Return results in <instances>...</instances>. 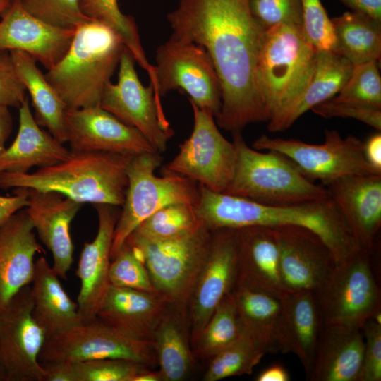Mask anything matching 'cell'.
<instances>
[{"instance_id": "6da1fadb", "label": "cell", "mask_w": 381, "mask_h": 381, "mask_svg": "<svg viewBox=\"0 0 381 381\" xmlns=\"http://www.w3.org/2000/svg\"><path fill=\"white\" fill-rule=\"evenodd\" d=\"M167 17L171 37L201 45L212 58L222 88L217 126L234 133L268 121L257 83L265 30L253 15L250 0H179Z\"/></svg>"}, {"instance_id": "7a4b0ae2", "label": "cell", "mask_w": 381, "mask_h": 381, "mask_svg": "<svg viewBox=\"0 0 381 381\" xmlns=\"http://www.w3.org/2000/svg\"><path fill=\"white\" fill-rule=\"evenodd\" d=\"M198 186L195 211L210 231L252 226L296 225L308 228L325 242L337 264L361 248L330 198L289 205H268L251 200L210 190Z\"/></svg>"}, {"instance_id": "3957f363", "label": "cell", "mask_w": 381, "mask_h": 381, "mask_svg": "<svg viewBox=\"0 0 381 381\" xmlns=\"http://www.w3.org/2000/svg\"><path fill=\"white\" fill-rule=\"evenodd\" d=\"M133 156L70 150L61 162L32 173L0 172V188L54 191L81 204L123 205Z\"/></svg>"}, {"instance_id": "277c9868", "label": "cell", "mask_w": 381, "mask_h": 381, "mask_svg": "<svg viewBox=\"0 0 381 381\" xmlns=\"http://www.w3.org/2000/svg\"><path fill=\"white\" fill-rule=\"evenodd\" d=\"M125 47L110 27L85 22L76 28L66 53L45 77L67 109L99 106Z\"/></svg>"}, {"instance_id": "5b68a950", "label": "cell", "mask_w": 381, "mask_h": 381, "mask_svg": "<svg viewBox=\"0 0 381 381\" xmlns=\"http://www.w3.org/2000/svg\"><path fill=\"white\" fill-rule=\"evenodd\" d=\"M233 177L223 193L268 205H289L330 198L327 188L306 178L282 154L249 147L241 133H234Z\"/></svg>"}, {"instance_id": "8992f818", "label": "cell", "mask_w": 381, "mask_h": 381, "mask_svg": "<svg viewBox=\"0 0 381 381\" xmlns=\"http://www.w3.org/2000/svg\"><path fill=\"white\" fill-rule=\"evenodd\" d=\"M316 52L302 26L280 24L265 30L257 83L270 118L306 89L313 73Z\"/></svg>"}, {"instance_id": "52a82bcc", "label": "cell", "mask_w": 381, "mask_h": 381, "mask_svg": "<svg viewBox=\"0 0 381 381\" xmlns=\"http://www.w3.org/2000/svg\"><path fill=\"white\" fill-rule=\"evenodd\" d=\"M211 236L212 231L202 222L194 231L174 238L149 240L132 233L126 241L142 258L157 293L187 320Z\"/></svg>"}, {"instance_id": "ba28073f", "label": "cell", "mask_w": 381, "mask_h": 381, "mask_svg": "<svg viewBox=\"0 0 381 381\" xmlns=\"http://www.w3.org/2000/svg\"><path fill=\"white\" fill-rule=\"evenodd\" d=\"M162 162L158 152L143 153L130 159L126 168L128 188L114 232L111 259L131 234L158 210L176 202L197 204L196 182L176 174H155Z\"/></svg>"}, {"instance_id": "9c48e42d", "label": "cell", "mask_w": 381, "mask_h": 381, "mask_svg": "<svg viewBox=\"0 0 381 381\" xmlns=\"http://www.w3.org/2000/svg\"><path fill=\"white\" fill-rule=\"evenodd\" d=\"M370 253L361 248L337 264L325 284L314 293L322 325L361 329L380 312V291Z\"/></svg>"}, {"instance_id": "30bf717a", "label": "cell", "mask_w": 381, "mask_h": 381, "mask_svg": "<svg viewBox=\"0 0 381 381\" xmlns=\"http://www.w3.org/2000/svg\"><path fill=\"white\" fill-rule=\"evenodd\" d=\"M151 83L157 99L171 90L188 95V100L216 118L222 107V88L213 61L201 45L170 38L159 46Z\"/></svg>"}, {"instance_id": "8fae6325", "label": "cell", "mask_w": 381, "mask_h": 381, "mask_svg": "<svg viewBox=\"0 0 381 381\" xmlns=\"http://www.w3.org/2000/svg\"><path fill=\"white\" fill-rule=\"evenodd\" d=\"M325 142L310 144L296 139L270 138L262 135L253 148L278 152L289 159L308 179L319 180L323 186L354 175L381 174L364 155V143L348 135L344 138L336 130H325Z\"/></svg>"}, {"instance_id": "7c38bea8", "label": "cell", "mask_w": 381, "mask_h": 381, "mask_svg": "<svg viewBox=\"0 0 381 381\" xmlns=\"http://www.w3.org/2000/svg\"><path fill=\"white\" fill-rule=\"evenodd\" d=\"M189 102L194 119L192 133L162 171L185 176L210 190L224 193L234 172V145L222 135L212 114Z\"/></svg>"}, {"instance_id": "4fadbf2b", "label": "cell", "mask_w": 381, "mask_h": 381, "mask_svg": "<svg viewBox=\"0 0 381 381\" xmlns=\"http://www.w3.org/2000/svg\"><path fill=\"white\" fill-rule=\"evenodd\" d=\"M104 358L128 360L148 368L157 363L152 341L126 335L97 318L49 337L39 356L41 363Z\"/></svg>"}, {"instance_id": "5bb4252c", "label": "cell", "mask_w": 381, "mask_h": 381, "mask_svg": "<svg viewBox=\"0 0 381 381\" xmlns=\"http://www.w3.org/2000/svg\"><path fill=\"white\" fill-rule=\"evenodd\" d=\"M131 52L124 48L119 64L118 82H109L99 106L122 122L138 129L156 152L161 154L174 135L165 118L161 102L150 83L145 87L138 78Z\"/></svg>"}, {"instance_id": "9a60e30c", "label": "cell", "mask_w": 381, "mask_h": 381, "mask_svg": "<svg viewBox=\"0 0 381 381\" xmlns=\"http://www.w3.org/2000/svg\"><path fill=\"white\" fill-rule=\"evenodd\" d=\"M30 286L0 309V373L4 381H45L39 360L47 339L32 313Z\"/></svg>"}, {"instance_id": "2e32d148", "label": "cell", "mask_w": 381, "mask_h": 381, "mask_svg": "<svg viewBox=\"0 0 381 381\" xmlns=\"http://www.w3.org/2000/svg\"><path fill=\"white\" fill-rule=\"evenodd\" d=\"M236 229L212 231L209 250L196 279L188 307L191 344L223 298L234 289L237 277Z\"/></svg>"}, {"instance_id": "e0dca14e", "label": "cell", "mask_w": 381, "mask_h": 381, "mask_svg": "<svg viewBox=\"0 0 381 381\" xmlns=\"http://www.w3.org/2000/svg\"><path fill=\"white\" fill-rule=\"evenodd\" d=\"M272 228L278 243L280 274L285 290L318 291L337 265L330 248L308 228L296 225Z\"/></svg>"}, {"instance_id": "ac0fdd59", "label": "cell", "mask_w": 381, "mask_h": 381, "mask_svg": "<svg viewBox=\"0 0 381 381\" xmlns=\"http://www.w3.org/2000/svg\"><path fill=\"white\" fill-rule=\"evenodd\" d=\"M66 143L71 151L107 152L135 156L157 152L135 128L100 106L66 109Z\"/></svg>"}, {"instance_id": "d6986e66", "label": "cell", "mask_w": 381, "mask_h": 381, "mask_svg": "<svg viewBox=\"0 0 381 381\" xmlns=\"http://www.w3.org/2000/svg\"><path fill=\"white\" fill-rule=\"evenodd\" d=\"M0 18V49L24 52L47 70L64 56L75 32L51 25L31 15L21 0H12Z\"/></svg>"}, {"instance_id": "ffe728a7", "label": "cell", "mask_w": 381, "mask_h": 381, "mask_svg": "<svg viewBox=\"0 0 381 381\" xmlns=\"http://www.w3.org/2000/svg\"><path fill=\"white\" fill-rule=\"evenodd\" d=\"M98 217L95 238L84 243L76 275L80 286L77 303L83 322L97 318V314L109 285V270L115 226L119 216L115 206L94 205Z\"/></svg>"}, {"instance_id": "44dd1931", "label": "cell", "mask_w": 381, "mask_h": 381, "mask_svg": "<svg viewBox=\"0 0 381 381\" xmlns=\"http://www.w3.org/2000/svg\"><path fill=\"white\" fill-rule=\"evenodd\" d=\"M23 189L28 198L25 210L34 229L52 253V268L65 279L73 262L71 224L83 204L56 192Z\"/></svg>"}, {"instance_id": "7402d4cb", "label": "cell", "mask_w": 381, "mask_h": 381, "mask_svg": "<svg viewBox=\"0 0 381 381\" xmlns=\"http://www.w3.org/2000/svg\"><path fill=\"white\" fill-rule=\"evenodd\" d=\"M279 299L277 351L295 354L308 380L322 329L315 296L310 291H286Z\"/></svg>"}, {"instance_id": "603a6c76", "label": "cell", "mask_w": 381, "mask_h": 381, "mask_svg": "<svg viewBox=\"0 0 381 381\" xmlns=\"http://www.w3.org/2000/svg\"><path fill=\"white\" fill-rule=\"evenodd\" d=\"M325 186L358 246L371 251L381 226V174L346 176Z\"/></svg>"}, {"instance_id": "cb8c5ba5", "label": "cell", "mask_w": 381, "mask_h": 381, "mask_svg": "<svg viewBox=\"0 0 381 381\" xmlns=\"http://www.w3.org/2000/svg\"><path fill=\"white\" fill-rule=\"evenodd\" d=\"M34 231L25 210L0 227V309L32 282L35 257L43 251Z\"/></svg>"}, {"instance_id": "d4e9b609", "label": "cell", "mask_w": 381, "mask_h": 381, "mask_svg": "<svg viewBox=\"0 0 381 381\" xmlns=\"http://www.w3.org/2000/svg\"><path fill=\"white\" fill-rule=\"evenodd\" d=\"M238 248L235 286L258 290L278 298L286 291L279 269V251L273 228L252 226L236 229Z\"/></svg>"}, {"instance_id": "484cf974", "label": "cell", "mask_w": 381, "mask_h": 381, "mask_svg": "<svg viewBox=\"0 0 381 381\" xmlns=\"http://www.w3.org/2000/svg\"><path fill=\"white\" fill-rule=\"evenodd\" d=\"M170 307L159 295L109 284L97 318L126 335L151 341Z\"/></svg>"}, {"instance_id": "4316f807", "label": "cell", "mask_w": 381, "mask_h": 381, "mask_svg": "<svg viewBox=\"0 0 381 381\" xmlns=\"http://www.w3.org/2000/svg\"><path fill=\"white\" fill-rule=\"evenodd\" d=\"M18 109L17 135L11 145L0 152V172L27 173L34 167L40 169L64 160L70 150L37 124L28 95Z\"/></svg>"}, {"instance_id": "83f0119b", "label": "cell", "mask_w": 381, "mask_h": 381, "mask_svg": "<svg viewBox=\"0 0 381 381\" xmlns=\"http://www.w3.org/2000/svg\"><path fill=\"white\" fill-rule=\"evenodd\" d=\"M353 67L332 50L317 49L313 73L307 87L294 102L270 118L268 130L285 131L305 112L332 99L348 80Z\"/></svg>"}, {"instance_id": "f1b7e54d", "label": "cell", "mask_w": 381, "mask_h": 381, "mask_svg": "<svg viewBox=\"0 0 381 381\" xmlns=\"http://www.w3.org/2000/svg\"><path fill=\"white\" fill-rule=\"evenodd\" d=\"M363 351L361 329L322 325L308 380L357 381Z\"/></svg>"}, {"instance_id": "f546056e", "label": "cell", "mask_w": 381, "mask_h": 381, "mask_svg": "<svg viewBox=\"0 0 381 381\" xmlns=\"http://www.w3.org/2000/svg\"><path fill=\"white\" fill-rule=\"evenodd\" d=\"M31 284L32 315L45 331L47 339L83 323L77 302L68 296L43 255L35 260Z\"/></svg>"}, {"instance_id": "4dcf8cb0", "label": "cell", "mask_w": 381, "mask_h": 381, "mask_svg": "<svg viewBox=\"0 0 381 381\" xmlns=\"http://www.w3.org/2000/svg\"><path fill=\"white\" fill-rule=\"evenodd\" d=\"M9 52L26 91L30 95L36 122L59 141L66 143L64 116L67 108L64 102L39 68L34 58L19 50Z\"/></svg>"}, {"instance_id": "1f68e13d", "label": "cell", "mask_w": 381, "mask_h": 381, "mask_svg": "<svg viewBox=\"0 0 381 381\" xmlns=\"http://www.w3.org/2000/svg\"><path fill=\"white\" fill-rule=\"evenodd\" d=\"M151 341L163 380H183L195 358L188 320L171 306L157 325Z\"/></svg>"}, {"instance_id": "d6a6232c", "label": "cell", "mask_w": 381, "mask_h": 381, "mask_svg": "<svg viewBox=\"0 0 381 381\" xmlns=\"http://www.w3.org/2000/svg\"><path fill=\"white\" fill-rule=\"evenodd\" d=\"M331 20L335 37L333 52L353 66L380 61L381 20L352 11Z\"/></svg>"}, {"instance_id": "836d02e7", "label": "cell", "mask_w": 381, "mask_h": 381, "mask_svg": "<svg viewBox=\"0 0 381 381\" xmlns=\"http://www.w3.org/2000/svg\"><path fill=\"white\" fill-rule=\"evenodd\" d=\"M242 330L267 353L277 352L275 332L281 301L268 293L236 286L231 291Z\"/></svg>"}, {"instance_id": "e575fe53", "label": "cell", "mask_w": 381, "mask_h": 381, "mask_svg": "<svg viewBox=\"0 0 381 381\" xmlns=\"http://www.w3.org/2000/svg\"><path fill=\"white\" fill-rule=\"evenodd\" d=\"M243 333L231 292L226 295L191 344L195 357L210 359Z\"/></svg>"}, {"instance_id": "d590c367", "label": "cell", "mask_w": 381, "mask_h": 381, "mask_svg": "<svg viewBox=\"0 0 381 381\" xmlns=\"http://www.w3.org/2000/svg\"><path fill=\"white\" fill-rule=\"evenodd\" d=\"M83 13L90 20L97 21L112 28L122 39L135 62L148 75L153 70L141 44L138 26L133 17L123 14L118 0H80Z\"/></svg>"}, {"instance_id": "8d00e7d4", "label": "cell", "mask_w": 381, "mask_h": 381, "mask_svg": "<svg viewBox=\"0 0 381 381\" xmlns=\"http://www.w3.org/2000/svg\"><path fill=\"white\" fill-rule=\"evenodd\" d=\"M266 353L262 346L243 332L234 342L210 359L203 380L217 381L251 374Z\"/></svg>"}, {"instance_id": "74e56055", "label": "cell", "mask_w": 381, "mask_h": 381, "mask_svg": "<svg viewBox=\"0 0 381 381\" xmlns=\"http://www.w3.org/2000/svg\"><path fill=\"white\" fill-rule=\"evenodd\" d=\"M201 223L195 211V205L176 202L156 211L132 233L145 239L164 240L190 234L197 229Z\"/></svg>"}, {"instance_id": "f35d334b", "label": "cell", "mask_w": 381, "mask_h": 381, "mask_svg": "<svg viewBox=\"0 0 381 381\" xmlns=\"http://www.w3.org/2000/svg\"><path fill=\"white\" fill-rule=\"evenodd\" d=\"M334 101L381 110V78L378 61L354 65Z\"/></svg>"}, {"instance_id": "ab89813d", "label": "cell", "mask_w": 381, "mask_h": 381, "mask_svg": "<svg viewBox=\"0 0 381 381\" xmlns=\"http://www.w3.org/2000/svg\"><path fill=\"white\" fill-rule=\"evenodd\" d=\"M109 282L113 286L159 295L152 283L142 258L126 242L111 259Z\"/></svg>"}, {"instance_id": "60d3db41", "label": "cell", "mask_w": 381, "mask_h": 381, "mask_svg": "<svg viewBox=\"0 0 381 381\" xmlns=\"http://www.w3.org/2000/svg\"><path fill=\"white\" fill-rule=\"evenodd\" d=\"M71 365L75 381H131L137 373L148 368L119 358L90 360Z\"/></svg>"}, {"instance_id": "b9f144b4", "label": "cell", "mask_w": 381, "mask_h": 381, "mask_svg": "<svg viewBox=\"0 0 381 381\" xmlns=\"http://www.w3.org/2000/svg\"><path fill=\"white\" fill-rule=\"evenodd\" d=\"M21 3L29 13L57 28L75 30L90 20L83 13L80 0H21Z\"/></svg>"}, {"instance_id": "7bdbcfd3", "label": "cell", "mask_w": 381, "mask_h": 381, "mask_svg": "<svg viewBox=\"0 0 381 381\" xmlns=\"http://www.w3.org/2000/svg\"><path fill=\"white\" fill-rule=\"evenodd\" d=\"M302 28L310 42L318 50H332L335 37L331 19L320 0H301Z\"/></svg>"}, {"instance_id": "ee69618b", "label": "cell", "mask_w": 381, "mask_h": 381, "mask_svg": "<svg viewBox=\"0 0 381 381\" xmlns=\"http://www.w3.org/2000/svg\"><path fill=\"white\" fill-rule=\"evenodd\" d=\"M250 7L265 30L280 24L302 26L301 0H250Z\"/></svg>"}, {"instance_id": "f6af8a7d", "label": "cell", "mask_w": 381, "mask_h": 381, "mask_svg": "<svg viewBox=\"0 0 381 381\" xmlns=\"http://www.w3.org/2000/svg\"><path fill=\"white\" fill-rule=\"evenodd\" d=\"M364 351L357 381L381 380V323L373 318L363 325Z\"/></svg>"}, {"instance_id": "bcb514c9", "label": "cell", "mask_w": 381, "mask_h": 381, "mask_svg": "<svg viewBox=\"0 0 381 381\" xmlns=\"http://www.w3.org/2000/svg\"><path fill=\"white\" fill-rule=\"evenodd\" d=\"M26 92L9 51L0 49V106L19 108Z\"/></svg>"}, {"instance_id": "7dc6e473", "label": "cell", "mask_w": 381, "mask_h": 381, "mask_svg": "<svg viewBox=\"0 0 381 381\" xmlns=\"http://www.w3.org/2000/svg\"><path fill=\"white\" fill-rule=\"evenodd\" d=\"M311 110L324 118H351L362 121L379 131L381 130V110L337 102L332 99L315 106Z\"/></svg>"}, {"instance_id": "c3c4849f", "label": "cell", "mask_w": 381, "mask_h": 381, "mask_svg": "<svg viewBox=\"0 0 381 381\" xmlns=\"http://www.w3.org/2000/svg\"><path fill=\"white\" fill-rule=\"evenodd\" d=\"M13 193L11 196L0 195V227L15 213L28 205V198L23 188H14Z\"/></svg>"}, {"instance_id": "681fc988", "label": "cell", "mask_w": 381, "mask_h": 381, "mask_svg": "<svg viewBox=\"0 0 381 381\" xmlns=\"http://www.w3.org/2000/svg\"><path fill=\"white\" fill-rule=\"evenodd\" d=\"M353 11L381 20V0H339Z\"/></svg>"}, {"instance_id": "f907efd6", "label": "cell", "mask_w": 381, "mask_h": 381, "mask_svg": "<svg viewBox=\"0 0 381 381\" xmlns=\"http://www.w3.org/2000/svg\"><path fill=\"white\" fill-rule=\"evenodd\" d=\"M364 155L366 160L375 169L381 171V134L371 135L364 143Z\"/></svg>"}, {"instance_id": "816d5d0a", "label": "cell", "mask_w": 381, "mask_h": 381, "mask_svg": "<svg viewBox=\"0 0 381 381\" xmlns=\"http://www.w3.org/2000/svg\"><path fill=\"white\" fill-rule=\"evenodd\" d=\"M256 381H289L290 375L287 370L280 363H273L261 371L255 378Z\"/></svg>"}, {"instance_id": "f5cc1de1", "label": "cell", "mask_w": 381, "mask_h": 381, "mask_svg": "<svg viewBox=\"0 0 381 381\" xmlns=\"http://www.w3.org/2000/svg\"><path fill=\"white\" fill-rule=\"evenodd\" d=\"M13 127V119L8 107L0 106V152L5 148V143Z\"/></svg>"}, {"instance_id": "db71d44e", "label": "cell", "mask_w": 381, "mask_h": 381, "mask_svg": "<svg viewBox=\"0 0 381 381\" xmlns=\"http://www.w3.org/2000/svg\"><path fill=\"white\" fill-rule=\"evenodd\" d=\"M131 381H164L159 370L152 371L148 368L137 373Z\"/></svg>"}, {"instance_id": "11a10c76", "label": "cell", "mask_w": 381, "mask_h": 381, "mask_svg": "<svg viewBox=\"0 0 381 381\" xmlns=\"http://www.w3.org/2000/svg\"><path fill=\"white\" fill-rule=\"evenodd\" d=\"M12 0H0V17L8 7Z\"/></svg>"}, {"instance_id": "9f6ffc18", "label": "cell", "mask_w": 381, "mask_h": 381, "mask_svg": "<svg viewBox=\"0 0 381 381\" xmlns=\"http://www.w3.org/2000/svg\"><path fill=\"white\" fill-rule=\"evenodd\" d=\"M0 381H4L3 377H2V375H1V373H0Z\"/></svg>"}]
</instances>
